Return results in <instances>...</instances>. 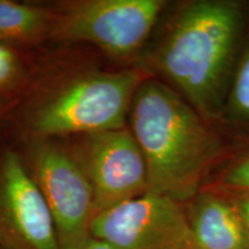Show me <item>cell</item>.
<instances>
[{
  "mask_svg": "<svg viewBox=\"0 0 249 249\" xmlns=\"http://www.w3.org/2000/svg\"><path fill=\"white\" fill-rule=\"evenodd\" d=\"M129 116L147 166L148 192L177 202L195 196L217 142L192 105L164 83L145 79Z\"/></svg>",
  "mask_w": 249,
  "mask_h": 249,
  "instance_id": "obj_2",
  "label": "cell"
},
{
  "mask_svg": "<svg viewBox=\"0 0 249 249\" xmlns=\"http://www.w3.org/2000/svg\"><path fill=\"white\" fill-rule=\"evenodd\" d=\"M145 79L139 68L107 71L73 58L38 60L11 111L14 126L24 141L124 128L134 93Z\"/></svg>",
  "mask_w": 249,
  "mask_h": 249,
  "instance_id": "obj_1",
  "label": "cell"
},
{
  "mask_svg": "<svg viewBox=\"0 0 249 249\" xmlns=\"http://www.w3.org/2000/svg\"><path fill=\"white\" fill-rule=\"evenodd\" d=\"M77 249H117L113 246L107 244V242L99 240V239L95 238V236H90V238L86 242H83Z\"/></svg>",
  "mask_w": 249,
  "mask_h": 249,
  "instance_id": "obj_15",
  "label": "cell"
},
{
  "mask_svg": "<svg viewBox=\"0 0 249 249\" xmlns=\"http://www.w3.org/2000/svg\"><path fill=\"white\" fill-rule=\"evenodd\" d=\"M50 42L88 43L107 55L129 58L142 48L163 11V0H65L52 2Z\"/></svg>",
  "mask_w": 249,
  "mask_h": 249,
  "instance_id": "obj_4",
  "label": "cell"
},
{
  "mask_svg": "<svg viewBox=\"0 0 249 249\" xmlns=\"http://www.w3.org/2000/svg\"><path fill=\"white\" fill-rule=\"evenodd\" d=\"M93 193L95 216L148 192L144 158L127 127L62 139Z\"/></svg>",
  "mask_w": 249,
  "mask_h": 249,
  "instance_id": "obj_6",
  "label": "cell"
},
{
  "mask_svg": "<svg viewBox=\"0 0 249 249\" xmlns=\"http://www.w3.org/2000/svg\"><path fill=\"white\" fill-rule=\"evenodd\" d=\"M29 51L0 43V99L18 101L30 85L38 60Z\"/></svg>",
  "mask_w": 249,
  "mask_h": 249,
  "instance_id": "obj_11",
  "label": "cell"
},
{
  "mask_svg": "<svg viewBox=\"0 0 249 249\" xmlns=\"http://www.w3.org/2000/svg\"><path fill=\"white\" fill-rule=\"evenodd\" d=\"M188 219L194 249H249V235L235 208L220 197L198 196Z\"/></svg>",
  "mask_w": 249,
  "mask_h": 249,
  "instance_id": "obj_9",
  "label": "cell"
},
{
  "mask_svg": "<svg viewBox=\"0 0 249 249\" xmlns=\"http://www.w3.org/2000/svg\"><path fill=\"white\" fill-rule=\"evenodd\" d=\"M18 101H8V99H0V123L2 119L11 113Z\"/></svg>",
  "mask_w": 249,
  "mask_h": 249,
  "instance_id": "obj_16",
  "label": "cell"
},
{
  "mask_svg": "<svg viewBox=\"0 0 249 249\" xmlns=\"http://www.w3.org/2000/svg\"><path fill=\"white\" fill-rule=\"evenodd\" d=\"M229 110L235 119L249 123V46L233 79Z\"/></svg>",
  "mask_w": 249,
  "mask_h": 249,
  "instance_id": "obj_12",
  "label": "cell"
},
{
  "mask_svg": "<svg viewBox=\"0 0 249 249\" xmlns=\"http://www.w3.org/2000/svg\"><path fill=\"white\" fill-rule=\"evenodd\" d=\"M52 9L50 5L0 0V43L34 49L50 42Z\"/></svg>",
  "mask_w": 249,
  "mask_h": 249,
  "instance_id": "obj_10",
  "label": "cell"
},
{
  "mask_svg": "<svg viewBox=\"0 0 249 249\" xmlns=\"http://www.w3.org/2000/svg\"><path fill=\"white\" fill-rule=\"evenodd\" d=\"M225 182L229 186L249 191V156L232 166L226 173Z\"/></svg>",
  "mask_w": 249,
  "mask_h": 249,
  "instance_id": "obj_13",
  "label": "cell"
},
{
  "mask_svg": "<svg viewBox=\"0 0 249 249\" xmlns=\"http://www.w3.org/2000/svg\"><path fill=\"white\" fill-rule=\"evenodd\" d=\"M0 248L60 249L48 204L23 156L0 150Z\"/></svg>",
  "mask_w": 249,
  "mask_h": 249,
  "instance_id": "obj_8",
  "label": "cell"
},
{
  "mask_svg": "<svg viewBox=\"0 0 249 249\" xmlns=\"http://www.w3.org/2000/svg\"><path fill=\"white\" fill-rule=\"evenodd\" d=\"M90 232L117 249H194L179 202L150 192L98 213Z\"/></svg>",
  "mask_w": 249,
  "mask_h": 249,
  "instance_id": "obj_7",
  "label": "cell"
},
{
  "mask_svg": "<svg viewBox=\"0 0 249 249\" xmlns=\"http://www.w3.org/2000/svg\"><path fill=\"white\" fill-rule=\"evenodd\" d=\"M0 249H1V248H0Z\"/></svg>",
  "mask_w": 249,
  "mask_h": 249,
  "instance_id": "obj_17",
  "label": "cell"
},
{
  "mask_svg": "<svg viewBox=\"0 0 249 249\" xmlns=\"http://www.w3.org/2000/svg\"><path fill=\"white\" fill-rule=\"evenodd\" d=\"M241 26L235 2H192L156 52L158 70L201 113L213 116L222 105Z\"/></svg>",
  "mask_w": 249,
  "mask_h": 249,
  "instance_id": "obj_3",
  "label": "cell"
},
{
  "mask_svg": "<svg viewBox=\"0 0 249 249\" xmlns=\"http://www.w3.org/2000/svg\"><path fill=\"white\" fill-rule=\"evenodd\" d=\"M24 163L53 219L60 249H77L91 236L93 193L62 140L26 141Z\"/></svg>",
  "mask_w": 249,
  "mask_h": 249,
  "instance_id": "obj_5",
  "label": "cell"
},
{
  "mask_svg": "<svg viewBox=\"0 0 249 249\" xmlns=\"http://www.w3.org/2000/svg\"><path fill=\"white\" fill-rule=\"evenodd\" d=\"M234 208L249 235V194L239 198Z\"/></svg>",
  "mask_w": 249,
  "mask_h": 249,
  "instance_id": "obj_14",
  "label": "cell"
}]
</instances>
